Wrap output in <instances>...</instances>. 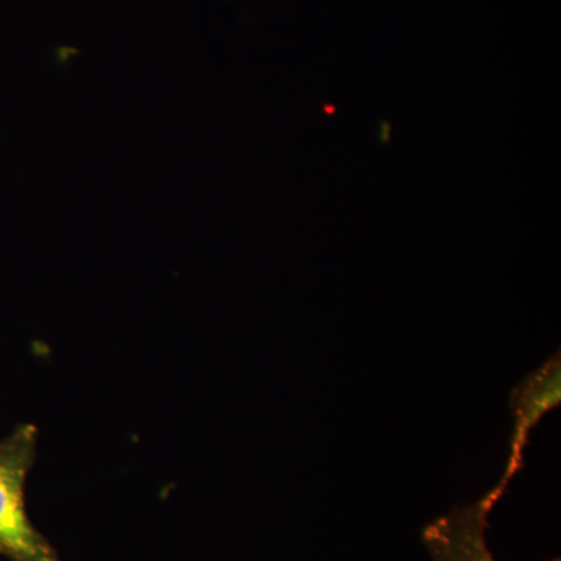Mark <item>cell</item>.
Segmentation results:
<instances>
[{
  "label": "cell",
  "instance_id": "1",
  "mask_svg": "<svg viewBox=\"0 0 561 561\" xmlns=\"http://www.w3.org/2000/svg\"><path fill=\"white\" fill-rule=\"evenodd\" d=\"M38 430L21 424L0 440V556L11 561H61L32 523L25 500L28 472L36 459Z\"/></svg>",
  "mask_w": 561,
  "mask_h": 561
},
{
  "label": "cell",
  "instance_id": "3",
  "mask_svg": "<svg viewBox=\"0 0 561 561\" xmlns=\"http://www.w3.org/2000/svg\"><path fill=\"white\" fill-rule=\"evenodd\" d=\"M560 354L557 353L537 371L527 376L522 386L513 390L511 405L515 426H513L511 457L500 482L502 485L507 486L513 476L522 468L523 454L529 440L530 431L540 423L546 412L560 404Z\"/></svg>",
  "mask_w": 561,
  "mask_h": 561
},
{
  "label": "cell",
  "instance_id": "2",
  "mask_svg": "<svg viewBox=\"0 0 561 561\" xmlns=\"http://www.w3.org/2000/svg\"><path fill=\"white\" fill-rule=\"evenodd\" d=\"M505 490L507 486L497 483L482 500L432 522L423 531L432 561H496L486 542V529L490 513Z\"/></svg>",
  "mask_w": 561,
  "mask_h": 561
}]
</instances>
